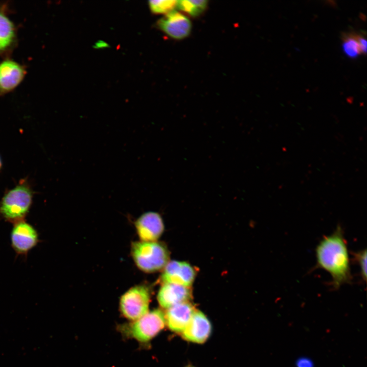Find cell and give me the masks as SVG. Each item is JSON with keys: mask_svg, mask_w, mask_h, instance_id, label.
<instances>
[{"mask_svg": "<svg viewBox=\"0 0 367 367\" xmlns=\"http://www.w3.org/2000/svg\"><path fill=\"white\" fill-rule=\"evenodd\" d=\"M211 330V324L206 317L202 312L195 310L181 334L188 341L201 344L206 340Z\"/></svg>", "mask_w": 367, "mask_h": 367, "instance_id": "30bf717a", "label": "cell"}, {"mask_svg": "<svg viewBox=\"0 0 367 367\" xmlns=\"http://www.w3.org/2000/svg\"><path fill=\"white\" fill-rule=\"evenodd\" d=\"M358 36V34H350L343 38V51L348 57L354 58L362 53Z\"/></svg>", "mask_w": 367, "mask_h": 367, "instance_id": "2e32d148", "label": "cell"}, {"mask_svg": "<svg viewBox=\"0 0 367 367\" xmlns=\"http://www.w3.org/2000/svg\"><path fill=\"white\" fill-rule=\"evenodd\" d=\"M150 293L147 287L140 285L127 291L120 300V309L127 319L135 321L149 311Z\"/></svg>", "mask_w": 367, "mask_h": 367, "instance_id": "5b68a950", "label": "cell"}, {"mask_svg": "<svg viewBox=\"0 0 367 367\" xmlns=\"http://www.w3.org/2000/svg\"><path fill=\"white\" fill-rule=\"evenodd\" d=\"M195 273L194 269L187 262L172 260L165 267L161 279L164 283L188 287L194 281Z\"/></svg>", "mask_w": 367, "mask_h": 367, "instance_id": "9c48e42d", "label": "cell"}, {"mask_svg": "<svg viewBox=\"0 0 367 367\" xmlns=\"http://www.w3.org/2000/svg\"><path fill=\"white\" fill-rule=\"evenodd\" d=\"M25 74L22 66L10 60L0 63V92H8L16 87Z\"/></svg>", "mask_w": 367, "mask_h": 367, "instance_id": "7c38bea8", "label": "cell"}, {"mask_svg": "<svg viewBox=\"0 0 367 367\" xmlns=\"http://www.w3.org/2000/svg\"><path fill=\"white\" fill-rule=\"evenodd\" d=\"M158 25L168 36L176 40L187 37L192 29L190 20L183 14L174 10L160 19Z\"/></svg>", "mask_w": 367, "mask_h": 367, "instance_id": "52a82bcc", "label": "cell"}, {"mask_svg": "<svg viewBox=\"0 0 367 367\" xmlns=\"http://www.w3.org/2000/svg\"><path fill=\"white\" fill-rule=\"evenodd\" d=\"M296 367H313V363L311 359L306 357H301L297 359Z\"/></svg>", "mask_w": 367, "mask_h": 367, "instance_id": "d6986e66", "label": "cell"}, {"mask_svg": "<svg viewBox=\"0 0 367 367\" xmlns=\"http://www.w3.org/2000/svg\"><path fill=\"white\" fill-rule=\"evenodd\" d=\"M166 325L165 314L159 309L148 311L127 327L128 334L141 342L150 340Z\"/></svg>", "mask_w": 367, "mask_h": 367, "instance_id": "277c9868", "label": "cell"}, {"mask_svg": "<svg viewBox=\"0 0 367 367\" xmlns=\"http://www.w3.org/2000/svg\"><path fill=\"white\" fill-rule=\"evenodd\" d=\"M2 161H1V158H0V169H1V167H2Z\"/></svg>", "mask_w": 367, "mask_h": 367, "instance_id": "ffe728a7", "label": "cell"}, {"mask_svg": "<svg viewBox=\"0 0 367 367\" xmlns=\"http://www.w3.org/2000/svg\"><path fill=\"white\" fill-rule=\"evenodd\" d=\"M137 233L144 242L157 240L164 231V224L161 215L154 212H148L141 215L135 222Z\"/></svg>", "mask_w": 367, "mask_h": 367, "instance_id": "ba28073f", "label": "cell"}, {"mask_svg": "<svg viewBox=\"0 0 367 367\" xmlns=\"http://www.w3.org/2000/svg\"><path fill=\"white\" fill-rule=\"evenodd\" d=\"M191 298V291L188 287L170 283H164L158 294L160 305L167 309L177 304L188 302Z\"/></svg>", "mask_w": 367, "mask_h": 367, "instance_id": "4fadbf2b", "label": "cell"}, {"mask_svg": "<svg viewBox=\"0 0 367 367\" xmlns=\"http://www.w3.org/2000/svg\"><path fill=\"white\" fill-rule=\"evenodd\" d=\"M207 1L205 0L177 1L176 7L193 17L201 14L206 9Z\"/></svg>", "mask_w": 367, "mask_h": 367, "instance_id": "9a60e30c", "label": "cell"}, {"mask_svg": "<svg viewBox=\"0 0 367 367\" xmlns=\"http://www.w3.org/2000/svg\"><path fill=\"white\" fill-rule=\"evenodd\" d=\"M33 192L29 184L22 180L7 192L0 201V217L14 224L24 220L32 204Z\"/></svg>", "mask_w": 367, "mask_h": 367, "instance_id": "7a4b0ae2", "label": "cell"}, {"mask_svg": "<svg viewBox=\"0 0 367 367\" xmlns=\"http://www.w3.org/2000/svg\"><path fill=\"white\" fill-rule=\"evenodd\" d=\"M316 254L317 267L330 274L335 288L338 289L351 281L347 245L339 226L331 234L324 237L320 242Z\"/></svg>", "mask_w": 367, "mask_h": 367, "instance_id": "6da1fadb", "label": "cell"}, {"mask_svg": "<svg viewBox=\"0 0 367 367\" xmlns=\"http://www.w3.org/2000/svg\"><path fill=\"white\" fill-rule=\"evenodd\" d=\"M355 261L359 266L360 274L365 281L366 278V250H361L354 254Z\"/></svg>", "mask_w": 367, "mask_h": 367, "instance_id": "ac0fdd59", "label": "cell"}, {"mask_svg": "<svg viewBox=\"0 0 367 367\" xmlns=\"http://www.w3.org/2000/svg\"><path fill=\"white\" fill-rule=\"evenodd\" d=\"M131 253L138 268L147 273L163 269L169 259L166 247L155 241L134 242L132 245Z\"/></svg>", "mask_w": 367, "mask_h": 367, "instance_id": "3957f363", "label": "cell"}, {"mask_svg": "<svg viewBox=\"0 0 367 367\" xmlns=\"http://www.w3.org/2000/svg\"><path fill=\"white\" fill-rule=\"evenodd\" d=\"M195 310L194 306L188 302L174 305L168 308L165 314L166 324L172 331L181 334Z\"/></svg>", "mask_w": 367, "mask_h": 367, "instance_id": "8fae6325", "label": "cell"}, {"mask_svg": "<svg viewBox=\"0 0 367 367\" xmlns=\"http://www.w3.org/2000/svg\"><path fill=\"white\" fill-rule=\"evenodd\" d=\"M10 238L15 253L25 256L39 242L37 231L25 220L13 224Z\"/></svg>", "mask_w": 367, "mask_h": 367, "instance_id": "8992f818", "label": "cell"}, {"mask_svg": "<svg viewBox=\"0 0 367 367\" xmlns=\"http://www.w3.org/2000/svg\"><path fill=\"white\" fill-rule=\"evenodd\" d=\"M187 367H193V366H187Z\"/></svg>", "mask_w": 367, "mask_h": 367, "instance_id": "44dd1931", "label": "cell"}, {"mask_svg": "<svg viewBox=\"0 0 367 367\" xmlns=\"http://www.w3.org/2000/svg\"><path fill=\"white\" fill-rule=\"evenodd\" d=\"M149 6L152 12L155 14H168L176 7L177 1L159 0L149 1Z\"/></svg>", "mask_w": 367, "mask_h": 367, "instance_id": "e0dca14e", "label": "cell"}, {"mask_svg": "<svg viewBox=\"0 0 367 367\" xmlns=\"http://www.w3.org/2000/svg\"><path fill=\"white\" fill-rule=\"evenodd\" d=\"M14 37V28L11 20L0 12V50L7 48Z\"/></svg>", "mask_w": 367, "mask_h": 367, "instance_id": "5bb4252c", "label": "cell"}]
</instances>
